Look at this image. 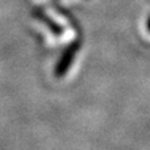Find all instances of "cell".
Segmentation results:
<instances>
[{
    "label": "cell",
    "mask_w": 150,
    "mask_h": 150,
    "mask_svg": "<svg viewBox=\"0 0 150 150\" xmlns=\"http://www.w3.org/2000/svg\"><path fill=\"white\" fill-rule=\"evenodd\" d=\"M148 28H149V30H150V17H149V20H148Z\"/></svg>",
    "instance_id": "6da1fadb"
}]
</instances>
